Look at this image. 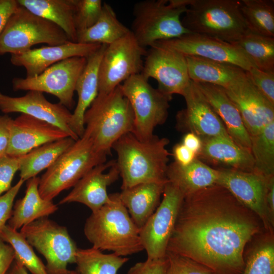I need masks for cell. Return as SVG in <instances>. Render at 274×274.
Wrapping results in <instances>:
<instances>
[{
    "mask_svg": "<svg viewBox=\"0 0 274 274\" xmlns=\"http://www.w3.org/2000/svg\"><path fill=\"white\" fill-rule=\"evenodd\" d=\"M189 0H146L133 7L130 31L142 47L191 33L183 25L181 16L187 9Z\"/></svg>",
    "mask_w": 274,
    "mask_h": 274,
    "instance_id": "6",
    "label": "cell"
},
{
    "mask_svg": "<svg viewBox=\"0 0 274 274\" xmlns=\"http://www.w3.org/2000/svg\"><path fill=\"white\" fill-rule=\"evenodd\" d=\"M243 274H274V244L266 241L245 259Z\"/></svg>",
    "mask_w": 274,
    "mask_h": 274,
    "instance_id": "38",
    "label": "cell"
},
{
    "mask_svg": "<svg viewBox=\"0 0 274 274\" xmlns=\"http://www.w3.org/2000/svg\"><path fill=\"white\" fill-rule=\"evenodd\" d=\"M175 161L179 164L186 166L197 158L196 154L188 149L182 143L176 144L173 149Z\"/></svg>",
    "mask_w": 274,
    "mask_h": 274,
    "instance_id": "47",
    "label": "cell"
},
{
    "mask_svg": "<svg viewBox=\"0 0 274 274\" xmlns=\"http://www.w3.org/2000/svg\"><path fill=\"white\" fill-rule=\"evenodd\" d=\"M101 46L99 44L68 42L58 45L31 49L21 54H11L10 61L14 65L25 68L26 78H32L64 59L73 57L87 58Z\"/></svg>",
    "mask_w": 274,
    "mask_h": 274,
    "instance_id": "22",
    "label": "cell"
},
{
    "mask_svg": "<svg viewBox=\"0 0 274 274\" xmlns=\"http://www.w3.org/2000/svg\"><path fill=\"white\" fill-rule=\"evenodd\" d=\"M232 43L243 51L255 67L263 71H274V38L248 30Z\"/></svg>",
    "mask_w": 274,
    "mask_h": 274,
    "instance_id": "35",
    "label": "cell"
},
{
    "mask_svg": "<svg viewBox=\"0 0 274 274\" xmlns=\"http://www.w3.org/2000/svg\"><path fill=\"white\" fill-rule=\"evenodd\" d=\"M167 181L141 183L122 189L119 193L122 203L139 229L159 206Z\"/></svg>",
    "mask_w": 274,
    "mask_h": 274,
    "instance_id": "26",
    "label": "cell"
},
{
    "mask_svg": "<svg viewBox=\"0 0 274 274\" xmlns=\"http://www.w3.org/2000/svg\"><path fill=\"white\" fill-rule=\"evenodd\" d=\"M18 6L17 0H0V33Z\"/></svg>",
    "mask_w": 274,
    "mask_h": 274,
    "instance_id": "48",
    "label": "cell"
},
{
    "mask_svg": "<svg viewBox=\"0 0 274 274\" xmlns=\"http://www.w3.org/2000/svg\"><path fill=\"white\" fill-rule=\"evenodd\" d=\"M141 74L158 83V89L165 94L183 95L189 78L186 57L168 47L155 44L146 54Z\"/></svg>",
    "mask_w": 274,
    "mask_h": 274,
    "instance_id": "15",
    "label": "cell"
},
{
    "mask_svg": "<svg viewBox=\"0 0 274 274\" xmlns=\"http://www.w3.org/2000/svg\"><path fill=\"white\" fill-rule=\"evenodd\" d=\"M202 146L197 158L218 168L255 172L251 152L237 145L230 138L201 139Z\"/></svg>",
    "mask_w": 274,
    "mask_h": 274,
    "instance_id": "24",
    "label": "cell"
},
{
    "mask_svg": "<svg viewBox=\"0 0 274 274\" xmlns=\"http://www.w3.org/2000/svg\"><path fill=\"white\" fill-rule=\"evenodd\" d=\"M216 184L226 188L240 203L254 213L264 227L272 231L274 221L270 216L266 202L270 177L256 172L217 168Z\"/></svg>",
    "mask_w": 274,
    "mask_h": 274,
    "instance_id": "14",
    "label": "cell"
},
{
    "mask_svg": "<svg viewBox=\"0 0 274 274\" xmlns=\"http://www.w3.org/2000/svg\"><path fill=\"white\" fill-rule=\"evenodd\" d=\"M181 21L192 33L230 43L248 31L237 0H189Z\"/></svg>",
    "mask_w": 274,
    "mask_h": 274,
    "instance_id": "5",
    "label": "cell"
},
{
    "mask_svg": "<svg viewBox=\"0 0 274 274\" xmlns=\"http://www.w3.org/2000/svg\"><path fill=\"white\" fill-rule=\"evenodd\" d=\"M106 45L87 58L86 66L76 85L78 101L70 121V127L80 138L85 131L84 116L98 93V68Z\"/></svg>",
    "mask_w": 274,
    "mask_h": 274,
    "instance_id": "25",
    "label": "cell"
},
{
    "mask_svg": "<svg viewBox=\"0 0 274 274\" xmlns=\"http://www.w3.org/2000/svg\"><path fill=\"white\" fill-rule=\"evenodd\" d=\"M240 10L249 31L274 38L273 0H242Z\"/></svg>",
    "mask_w": 274,
    "mask_h": 274,
    "instance_id": "34",
    "label": "cell"
},
{
    "mask_svg": "<svg viewBox=\"0 0 274 274\" xmlns=\"http://www.w3.org/2000/svg\"><path fill=\"white\" fill-rule=\"evenodd\" d=\"M68 42L57 25L19 5L0 33V55L23 53L36 44L55 46Z\"/></svg>",
    "mask_w": 274,
    "mask_h": 274,
    "instance_id": "8",
    "label": "cell"
},
{
    "mask_svg": "<svg viewBox=\"0 0 274 274\" xmlns=\"http://www.w3.org/2000/svg\"><path fill=\"white\" fill-rule=\"evenodd\" d=\"M194 83L223 123L231 140L251 151V137L238 110L224 88L209 83Z\"/></svg>",
    "mask_w": 274,
    "mask_h": 274,
    "instance_id": "23",
    "label": "cell"
},
{
    "mask_svg": "<svg viewBox=\"0 0 274 274\" xmlns=\"http://www.w3.org/2000/svg\"><path fill=\"white\" fill-rule=\"evenodd\" d=\"M0 110L6 114L21 113L29 115L59 127L75 141L79 139L70 127L72 113L59 102L48 101L41 92L28 91L19 97L0 92Z\"/></svg>",
    "mask_w": 274,
    "mask_h": 274,
    "instance_id": "18",
    "label": "cell"
},
{
    "mask_svg": "<svg viewBox=\"0 0 274 274\" xmlns=\"http://www.w3.org/2000/svg\"><path fill=\"white\" fill-rule=\"evenodd\" d=\"M12 120L7 114L0 115V158L7 155Z\"/></svg>",
    "mask_w": 274,
    "mask_h": 274,
    "instance_id": "45",
    "label": "cell"
},
{
    "mask_svg": "<svg viewBox=\"0 0 274 274\" xmlns=\"http://www.w3.org/2000/svg\"><path fill=\"white\" fill-rule=\"evenodd\" d=\"M0 238L14 249V260L20 262L32 274H48L45 265L20 232L6 224L0 230Z\"/></svg>",
    "mask_w": 274,
    "mask_h": 274,
    "instance_id": "37",
    "label": "cell"
},
{
    "mask_svg": "<svg viewBox=\"0 0 274 274\" xmlns=\"http://www.w3.org/2000/svg\"><path fill=\"white\" fill-rule=\"evenodd\" d=\"M107 156L95 149L90 138L84 133L40 178L41 196L52 200L62 191L73 187L93 167L106 162Z\"/></svg>",
    "mask_w": 274,
    "mask_h": 274,
    "instance_id": "7",
    "label": "cell"
},
{
    "mask_svg": "<svg viewBox=\"0 0 274 274\" xmlns=\"http://www.w3.org/2000/svg\"><path fill=\"white\" fill-rule=\"evenodd\" d=\"M128 258L115 253L104 254L92 247L78 248L76 256L77 274H118Z\"/></svg>",
    "mask_w": 274,
    "mask_h": 274,
    "instance_id": "33",
    "label": "cell"
},
{
    "mask_svg": "<svg viewBox=\"0 0 274 274\" xmlns=\"http://www.w3.org/2000/svg\"><path fill=\"white\" fill-rule=\"evenodd\" d=\"M168 265L164 274H212L206 267L178 254L166 252Z\"/></svg>",
    "mask_w": 274,
    "mask_h": 274,
    "instance_id": "40",
    "label": "cell"
},
{
    "mask_svg": "<svg viewBox=\"0 0 274 274\" xmlns=\"http://www.w3.org/2000/svg\"><path fill=\"white\" fill-rule=\"evenodd\" d=\"M121 87L134 114L132 133L140 141L150 140L155 127L166 121L172 96L154 88L142 74L130 77Z\"/></svg>",
    "mask_w": 274,
    "mask_h": 274,
    "instance_id": "10",
    "label": "cell"
},
{
    "mask_svg": "<svg viewBox=\"0 0 274 274\" xmlns=\"http://www.w3.org/2000/svg\"><path fill=\"white\" fill-rule=\"evenodd\" d=\"M130 30L117 18L113 8L103 3L100 15L91 27L77 33V42L110 45L127 35Z\"/></svg>",
    "mask_w": 274,
    "mask_h": 274,
    "instance_id": "32",
    "label": "cell"
},
{
    "mask_svg": "<svg viewBox=\"0 0 274 274\" xmlns=\"http://www.w3.org/2000/svg\"><path fill=\"white\" fill-rule=\"evenodd\" d=\"M67 137L68 135L59 127L21 114L12 121L7 155L20 157L44 144Z\"/></svg>",
    "mask_w": 274,
    "mask_h": 274,
    "instance_id": "21",
    "label": "cell"
},
{
    "mask_svg": "<svg viewBox=\"0 0 274 274\" xmlns=\"http://www.w3.org/2000/svg\"><path fill=\"white\" fill-rule=\"evenodd\" d=\"M246 74L254 87L274 105V71H263L253 67L246 71Z\"/></svg>",
    "mask_w": 274,
    "mask_h": 274,
    "instance_id": "41",
    "label": "cell"
},
{
    "mask_svg": "<svg viewBox=\"0 0 274 274\" xmlns=\"http://www.w3.org/2000/svg\"><path fill=\"white\" fill-rule=\"evenodd\" d=\"M168 265L165 257L149 259L135 263L130 267L127 274H164Z\"/></svg>",
    "mask_w": 274,
    "mask_h": 274,
    "instance_id": "44",
    "label": "cell"
},
{
    "mask_svg": "<svg viewBox=\"0 0 274 274\" xmlns=\"http://www.w3.org/2000/svg\"><path fill=\"white\" fill-rule=\"evenodd\" d=\"M224 89L238 110L250 137L274 121V105L254 87L247 76Z\"/></svg>",
    "mask_w": 274,
    "mask_h": 274,
    "instance_id": "19",
    "label": "cell"
},
{
    "mask_svg": "<svg viewBox=\"0 0 274 274\" xmlns=\"http://www.w3.org/2000/svg\"><path fill=\"white\" fill-rule=\"evenodd\" d=\"M19 168V157L6 155L0 158V196L12 187L13 179Z\"/></svg>",
    "mask_w": 274,
    "mask_h": 274,
    "instance_id": "42",
    "label": "cell"
},
{
    "mask_svg": "<svg viewBox=\"0 0 274 274\" xmlns=\"http://www.w3.org/2000/svg\"><path fill=\"white\" fill-rule=\"evenodd\" d=\"M169 142L168 139L155 135L141 141L131 132L118 140L112 149L117 155L116 163L122 180L121 190L143 183L167 181Z\"/></svg>",
    "mask_w": 274,
    "mask_h": 274,
    "instance_id": "2",
    "label": "cell"
},
{
    "mask_svg": "<svg viewBox=\"0 0 274 274\" xmlns=\"http://www.w3.org/2000/svg\"><path fill=\"white\" fill-rule=\"evenodd\" d=\"M146 53L131 31L107 45L98 68V94H107L130 77L141 74Z\"/></svg>",
    "mask_w": 274,
    "mask_h": 274,
    "instance_id": "11",
    "label": "cell"
},
{
    "mask_svg": "<svg viewBox=\"0 0 274 274\" xmlns=\"http://www.w3.org/2000/svg\"><path fill=\"white\" fill-rule=\"evenodd\" d=\"M40 178L33 177L27 180L23 197L14 203L11 218L8 225L18 230L23 226L40 218L48 217L58 210L52 200L42 197L39 191Z\"/></svg>",
    "mask_w": 274,
    "mask_h": 274,
    "instance_id": "27",
    "label": "cell"
},
{
    "mask_svg": "<svg viewBox=\"0 0 274 274\" xmlns=\"http://www.w3.org/2000/svg\"><path fill=\"white\" fill-rule=\"evenodd\" d=\"M102 4L101 0H76L74 21L77 33L89 28L96 22Z\"/></svg>",
    "mask_w": 274,
    "mask_h": 274,
    "instance_id": "39",
    "label": "cell"
},
{
    "mask_svg": "<svg viewBox=\"0 0 274 274\" xmlns=\"http://www.w3.org/2000/svg\"><path fill=\"white\" fill-rule=\"evenodd\" d=\"M15 259L13 248L0 238V274H6Z\"/></svg>",
    "mask_w": 274,
    "mask_h": 274,
    "instance_id": "46",
    "label": "cell"
},
{
    "mask_svg": "<svg viewBox=\"0 0 274 274\" xmlns=\"http://www.w3.org/2000/svg\"><path fill=\"white\" fill-rule=\"evenodd\" d=\"M119 176L115 160L99 164L81 178L59 204L79 202L86 206L92 212L96 211L111 201L107 187Z\"/></svg>",
    "mask_w": 274,
    "mask_h": 274,
    "instance_id": "20",
    "label": "cell"
},
{
    "mask_svg": "<svg viewBox=\"0 0 274 274\" xmlns=\"http://www.w3.org/2000/svg\"><path fill=\"white\" fill-rule=\"evenodd\" d=\"M155 44L173 48L185 56H194L231 64L245 71L255 67L235 45L212 37L191 33Z\"/></svg>",
    "mask_w": 274,
    "mask_h": 274,
    "instance_id": "17",
    "label": "cell"
},
{
    "mask_svg": "<svg viewBox=\"0 0 274 274\" xmlns=\"http://www.w3.org/2000/svg\"><path fill=\"white\" fill-rule=\"evenodd\" d=\"M190 79L228 88L244 78L246 71L229 63L194 56H186Z\"/></svg>",
    "mask_w": 274,
    "mask_h": 274,
    "instance_id": "28",
    "label": "cell"
},
{
    "mask_svg": "<svg viewBox=\"0 0 274 274\" xmlns=\"http://www.w3.org/2000/svg\"><path fill=\"white\" fill-rule=\"evenodd\" d=\"M6 274H28V272L20 262L14 260Z\"/></svg>",
    "mask_w": 274,
    "mask_h": 274,
    "instance_id": "51",
    "label": "cell"
},
{
    "mask_svg": "<svg viewBox=\"0 0 274 274\" xmlns=\"http://www.w3.org/2000/svg\"><path fill=\"white\" fill-rule=\"evenodd\" d=\"M134 120L131 105L119 85L107 94H98L85 113L84 133L97 151L108 155L118 140L132 133Z\"/></svg>",
    "mask_w": 274,
    "mask_h": 274,
    "instance_id": "4",
    "label": "cell"
},
{
    "mask_svg": "<svg viewBox=\"0 0 274 274\" xmlns=\"http://www.w3.org/2000/svg\"><path fill=\"white\" fill-rule=\"evenodd\" d=\"M266 202L270 216L274 220V176L269 181Z\"/></svg>",
    "mask_w": 274,
    "mask_h": 274,
    "instance_id": "50",
    "label": "cell"
},
{
    "mask_svg": "<svg viewBox=\"0 0 274 274\" xmlns=\"http://www.w3.org/2000/svg\"><path fill=\"white\" fill-rule=\"evenodd\" d=\"M162 195L156 210L139 229L142 244L149 259L165 257L168 242L184 198L180 190L168 181Z\"/></svg>",
    "mask_w": 274,
    "mask_h": 274,
    "instance_id": "13",
    "label": "cell"
},
{
    "mask_svg": "<svg viewBox=\"0 0 274 274\" xmlns=\"http://www.w3.org/2000/svg\"><path fill=\"white\" fill-rule=\"evenodd\" d=\"M19 5L59 27L69 41L77 42L74 14L76 0H17Z\"/></svg>",
    "mask_w": 274,
    "mask_h": 274,
    "instance_id": "30",
    "label": "cell"
},
{
    "mask_svg": "<svg viewBox=\"0 0 274 274\" xmlns=\"http://www.w3.org/2000/svg\"><path fill=\"white\" fill-rule=\"evenodd\" d=\"M251 152L255 172L266 177L274 176V121L251 137Z\"/></svg>",
    "mask_w": 274,
    "mask_h": 274,
    "instance_id": "36",
    "label": "cell"
},
{
    "mask_svg": "<svg viewBox=\"0 0 274 274\" xmlns=\"http://www.w3.org/2000/svg\"><path fill=\"white\" fill-rule=\"evenodd\" d=\"M76 141L70 137L44 144L19 157L20 177L24 181L49 168Z\"/></svg>",
    "mask_w": 274,
    "mask_h": 274,
    "instance_id": "31",
    "label": "cell"
},
{
    "mask_svg": "<svg viewBox=\"0 0 274 274\" xmlns=\"http://www.w3.org/2000/svg\"><path fill=\"white\" fill-rule=\"evenodd\" d=\"M260 222L214 184L184 197L166 252L190 258L212 274H243L245 247L259 232Z\"/></svg>",
    "mask_w": 274,
    "mask_h": 274,
    "instance_id": "1",
    "label": "cell"
},
{
    "mask_svg": "<svg viewBox=\"0 0 274 274\" xmlns=\"http://www.w3.org/2000/svg\"><path fill=\"white\" fill-rule=\"evenodd\" d=\"M182 143L188 149L194 153L197 157L200 153L202 146L201 139L197 135L192 132H187L185 134Z\"/></svg>",
    "mask_w": 274,
    "mask_h": 274,
    "instance_id": "49",
    "label": "cell"
},
{
    "mask_svg": "<svg viewBox=\"0 0 274 274\" xmlns=\"http://www.w3.org/2000/svg\"><path fill=\"white\" fill-rule=\"evenodd\" d=\"M218 171L196 158L190 164L182 166L175 161L167 166L166 176L184 197L216 184Z\"/></svg>",
    "mask_w": 274,
    "mask_h": 274,
    "instance_id": "29",
    "label": "cell"
},
{
    "mask_svg": "<svg viewBox=\"0 0 274 274\" xmlns=\"http://www.w3.org/2000/svg\"><path fill=\"white\" fill-rule=\"evenodd\" d=\"M20 232L45 257L48 274H77L67 268L75 263L78 248L65 226L45 217L23 226Z\"/></svg>",
    "mask_w": 274,
    "mask_h": 274,
    "instance_id": "9",
    "label": "cell"
},
{
    "mask_svg": "<svg viewBox=\"0 0 274 274\" xmlns=\"http://www.w3.org/2000/svg\"><path fill=\"white\" fill-rule=\"evenodd\" d=\"M182 96L186 107L176 115V127L179 131L193 133L201 139L230 138L223 123L194 82L190 80Z\"/></svg>",
    "mask_w": 274,
    "mask_h": 274,
    "instance_id": "16",
    "label": "cell"
},
{
    "mask_svg": "<svg viewBox=\"0 0 274 274\" xmlns=\"http://www.w3.org/2000/svg\"><path fill=\"white\" fill-rule=\"evenodd\" d=\"M111 201L92 212L85 222L84 232L92 247L113 251L120 256L144 250L139 229L122 203L119 193L109 194Z\"/></svg>",
    "mask_w": 274,
    "mask_h": 274,
    "instance_id": "3",
    "label": "cell"
},
{
    "mask_svg": "<svg viewBox=\"0 0 274 274\" xmlns=\"http://www.w3.org/2000/svg\"><path fill=\"white\" fill-rule=\"evenodd\" d=\"M87 63V58L73 57L58 62L32 78H14V90L38 91L55 96L59 103L72 108L77 82Z\"/></svg>",
    "mask_w": 274,
    "mask_h": 274,
    "instance_id": "12",
    "label": "cell"
},
{
    "mask_svg": "<svg viewBox=\"0 0 274 274\" xmlns=\"http://www.w3.org/2000/svg\"><path fill=\"white\" fill-rule=\"evenodd\" d=\"M24 182L20 179L14 186L0 196V230L11 218L15 198Z\"/></svg>",
    "mask_w": 274,
    "mask_h": 274,
    "instance_id": "43",
    "label": "cell"
}]
</instances>
